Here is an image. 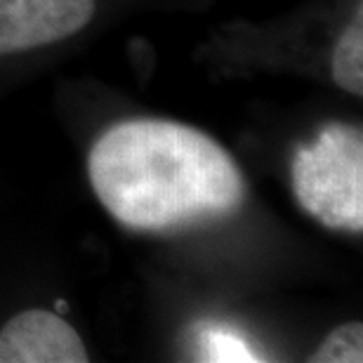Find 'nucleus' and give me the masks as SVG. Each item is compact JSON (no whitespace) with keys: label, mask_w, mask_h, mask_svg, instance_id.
I'll return each mask as SVG.
<instances>
[{"label":"nucleus","mask_w":363,"mask_h":363,"mask_svg":"<svg viewBox=\"0 0 363 363\" xmlns=\"http://www.w3.org/2000/svg\"><path fill=\"white\" fill-rule=\"evenodd\" d=\"M88 177L101 206L137 231L231 215L245 196L241 170L220 142L163 118L108 128L90 149Z\"/></svg>","instance_id":"f257e3e1"},{"label":"nucleus","mask_w":363,"mask_h":363,"mask_svg":"<svg viewBox=\"0 0 363 363\" xmlns=\"http://www.w3.org/2000/svg\"><path fill=\"white\" fill-rule=\"evenodd\" d=\"M333 78L342 90L352 94H363V28L361 12L347 26L342 38L337 40L333 52Z\"/></svg>","instance_id":"39448f33"},{"label":"nucleus","mask_w":363,"mask_h":363,"mask_svg":"<svg viewBox=\"0 0 363 363\" xmlns=\"http://www.w3.org/2000/svg\"><path fill=\"white\" fill-rule=\"evenodd\" d=\"M92 12L94 0H0V55L69 38L88 24Z\"/></svg>","instance_id":"7ed1b4c3"},{"label":"nucleus","mask_w":363,"mask_h":363,"mask_svg":"<svg viewBox=\"0 0 363 363\" xmlns=\"http://www.w3.org/2000/svg\"><path fill=\"white\" fill-rule=\"evenodd\" d=\"M293 194L311 217L330 229H363V135L359 128L325 125L293 158Z\"/></svg>","instance_id":"f03ea898"},{"label":"nucleus","mask_w":363,"mask_h":363,"mask_svg":"<svg viewBox=\"0 0 363 363\" xmlns=\"http://www.w3.org/2000/svg\"><path fill=\"white\" fill-rule=\"evenodd\" d=\"M81 335L60 314L28 309L0 328V363H85Z\"/></svg>","instance_id":"20e7f679"},{"label":"nucleus","mask_w":363,"mask_h":363,"mask_svg":"<svg viewBox=\"0 0 363 363\" xmlns=\"http://www.w3.org/2000/svg\"><path fill=\"white\" fill-rule=\"evenodd\" d=\"M314 363H361L363 361V325L345 323L330 333L311 354Z\"/></svg>","instance_id":"423d86ee"},{"label":"nucleus","mask_w":363,"mask_h":363,"mask_svg":"<svg viewBox=\"0 0 363 363\" xmlns=\"http://www.w3.org/2000/svg\"><path fill=\"white\" fill-rule=\"evenodd\" d=\"M206 359L208 361H257L238 335L231 333H208L206 337Z\"/></svg>","instance_id":"0eeeda50"}]
</instances>
